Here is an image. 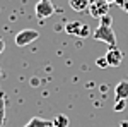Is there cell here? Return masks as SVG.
<instances>
[{"mask_svg":"<svg viewBox=\"0 0 128 127\" xmlns=\"http://www.w3.org/2000/svg\"><path fill=\"white\" fill-rule=\"evenodd\" d=\"M92 38L98 39V41H104L109 47H116V34H114V31L111 28V17L109 16L101 17L98 29L92 33Z\"/></svg>","mask_w":128,"mask_h":127,"instance_id":"1","label":"cell"},{"mask_svg":"<svg viewBox=\"0 0 128 127\" xmlns=\"http://www.w3.org/2000/svg\"><path fill=\"white\" fill-rule=\"evenodd\" d=\"M38 38H40V31L38 29H22V31H19V33L16 34L14 41H16L17 47L22 48V47H28V45H31V43H34Z\"/></svg>","mask_w":128,"mask_h":127,"instance_id":"2","label":"cell"},{"mask_svg":"<svg viewBox=\"0 0 128 127\" xmlns=\"http://www.w3.org/2000/svg\"><path fill=\"white\" fill-rule=\"evenodd\" d=\"M65 33H68V34H72V36H79V38H87L89 34H90V28H89L86 22L72 21V22H67Z\"/></svg>","mask_w":128,"mask_h":127,"instance_id":"3","label":"cell"},{"mask_svg":"<svg viewBox=\"0 0 128 127\" xmlns=\"http://www.w3.org/2000/svg\"><path fill=\"white\" fill-rule=\"evenodd\" d=\"M34 12H36V17L40 21H43L55 14V7H53L51 0H38L36 7H34Z\"/></svg>","mask_w":128,"mask_h":127,"instance_id":"4","label":"cell"},{"mask_svg":"<svg viewBox=\"0 0 128 127\" xmlns=\"http://www.w3.org/2000/svg\"><path fill=\"white\" fill-rule=\"evenodd\" d=\"M109 5L108 2H104V0H98V2H92L90 5H89V14L94 17V19H101V17H104V16H108L109 12Z\"/></svg>","mask_w":128,"mask_h":127,"instance_id":"5","label":"cell"},{"mask_svg":"<svg viewBox=\"0 0 128 127\" xmlns=\"http://www.w3.org/2000/svg\"><path fill=\"white\" fill-rule=\"evenodd\" d=\"M104 57L108 60L109 67H118V65H121V62H123V52L118 47H109L108 53Z\"/></svg>","mask_w":128,"mask_h":127,"instance_id":"6","label":"cell"},{"mask_svg":"<svg viewBox=\"0 0 128 127\" xmlns=\"http://www.w3.org/2000/svg\"><path fill=\"white\" fill-rule=\"evenodd\" d=\"M114 98L116 100H128V81L123 79L114 86Z\"/></svg>","mask_w":128,"mask_h":127,"instance_id":"7","label":"cell"},{"mask_svg":"<svg viewBox=\"0 0 128 127\" xmlns=\"http://www.w3.org/2000/svg\"><path fill=\"white\" fill-rule=\"evenodd\" d=\"M24 127H53V122H51V120H46V118L32 117Z\"/></svg>","mask_w":128,"mask_h":127,"instance_id":"8","label":"cell"},{"mask_svg":"<svg viewBox=\"0 0 128 127\" xmlns=\"http://www.w3.org/2000/svg\"><path fill=\"white\" fill-rule=\"evenodd\" d=\"M68 5L75 12H84V10L89 9L90 4H89V0H68Z\"/></svg>","mask_w":128,"mask_h":127,"instance_id":"9","label":"cell"},{"mask_svg":"<svg viewBox=\"0 0 128 127\" xmlns=\"http://www.w3.org/2000/svg\"><path fill=\"white\" fill-rule=\"evenodd\" d=\"M5 100H7L5 93L0 91V127H4L5 124Z\"/></svg>","mask_w":128,"mask_h":127,"instance_id":"10","label":"cell"},{"mask_svg":"<svg viewBox=\"0 0 128 127\" xmlns=\"http://www.w3.org/2000/svg\"><path fill=\"white\" fill-rule=\"evenodd\" d=\"M51 122H53V127H68V124H70L68 117H65V115H62V113H58Z\"/></svg>","mask_w":128,"mask_h":127,"instance_id":"11","label":"cell"},{"mask_svg":"<svg viewBox=\"0 0 128 127\" xmlns=\"http://www.w3.org/2000/svg\"><path fill=\"white\" fill-rule=\"evenodd\" d=\"M96 64H98V67H101V69L109 67V64H108V60H106V57H99V59L96 60Z\"/></svg>","mask_w":128,"mask_h":127,"instance_id":"12","label":"cell"},{"mask_svg":"<svg viewBox=\"0 0 128 127\" xmlns=\"http://www.w3.org/2000/svg\"><path fill=\"white\" fill-rule=\"evenodd\" d=\"M126 105V100H116V103H114V110L116 112H121L123 108Z\"/></svg>","mask_w":128,"mask_h":127,"instance_id":"13","label":"cell"},{"mask_svg":"<svg viewBox=\"0 0 128 127\" xmlns=\"http://www.w3.org/2000/svg\"><path fill=\"white\" fill-rule=\"evenodd\" d=\"M116 5H118L121 10H125V12H128V0H116L114 2Z\"/></svg>","mask_w":128,"mask_h":127,"instance_id":"14","label":"cell"},{"mask_svg":"<svg viewBox=\"0 0 128 127\" xmlns=\"http://www.w3.org/2000/svg\"><path fill=\"white\" fill-rule=\"evenodd\" d=\"M4 50H5V39L0 36V53H4Z\"/></svg>","mask_w":128,"mask_h":127,"instance_id":"15","label":"cell"},{"mask_svg":"<svg viewBox=\"0 0 128 127\" xmlns=\"http://www.w3.org/2000/svg\"><path fill=\"white\" fill-rule=\"evenodd\" d=\"M120 127H128V120H121L120 122Z\"/></svg>","mask_w":128,"mask_h":127,"instance_id":"16","label":"cell"},{"mask_svg":"<svg viewBox=\"0 0 128 127\" xmlns=\"http://www.w3.org/2000/svg\"><path fill=\"white\" fill-rule=\"evenodd\" d=\"M104 2H108V4H114L116 0H104Z\"/></svg>","mask_w":128,"mask_h":127,"instance_id":"17","label":"cell"},{"mask_svg":"<svg viewBox=\"0 0 128 127\" xmlns=\"http://www.w3.org/2000/svg\"><path fill=\"white\" fill-rule=\"evenodd\" d=\"M92 2H98V0H89V4H92Z\"/></svg>","mask_w":128,"mask_h":127,"instance_id":"18","label":"cell"},{"mask_svg":"<svg viewBox=\"0 0 128 127\" xmlns=\"http://www.w3.org/2000/svg\"><path fill=\"white\" fill-rule=\"evenodd\" d=\"M0 77H2V69H0Z\"/></svg>","mask_w":128,"mask_h":127,"instance_id":"19","label":"cell"}]
</instances>
